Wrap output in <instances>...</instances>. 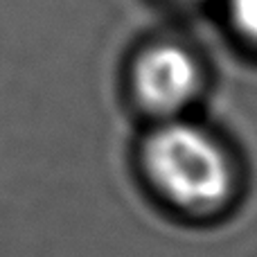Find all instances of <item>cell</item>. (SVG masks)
I'll use <instances>...</instances> for the list:
<instances>
[{"instance_id":"1","label":"cell","mask_w":257,"mask_h":257,"mask_svg":"<svg viewBox=\"0 0 257 257\" xmlns=\"http://www.w3.org/2000/svg\"><path fill=\"white\" fill-rule=\"evenodd\" d=\"M142 160L149 181L181 208H217L230 192L232 174L221 147L185 122H169L151 131Z\"/></svg>"},{"instance_id":"3","label":"cell","mask_w":257,"mask_h":257,"mask_svg":"<svg viewBox=\"0 0 257 257\" xmlns=\"http://www.w3.org/2000/svg\"><path fill=\"white\" fill-rule=\"evenodd\" d=\"M230 14L241 34L257 43V0H230Z\"/></svg>"},{"instance_id":"2","label":"cell","mask_w":257,"mask_h":257,"mask_svg":"<svg viewBox=\"0 0 257 257\" xmlns=\"http://www.w3.org/2000/svg\"><path fill=\"white\" fill-rule=\"evenodd\" d=\"M199 66L178 45H156L140 54L133 68V88L149 111L174 113L199 90Z\"/></svg>"}]
</instances>
